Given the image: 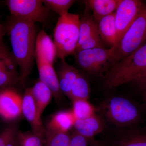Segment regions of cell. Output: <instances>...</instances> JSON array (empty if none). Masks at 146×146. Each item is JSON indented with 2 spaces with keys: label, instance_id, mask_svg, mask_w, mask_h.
I'll use <instances>...</instances> for the list:
<instances>
[{
  "label": "cell",
  "instance_id": "obj_18",
  "mask_svg": "<svg viewBox=\"0 0 146 146\" xmlns=\"http://www.w3.org/2000/svg\"><path fill=\"white\" fill-rule=\"evenodd\" d=\"M99 33L104 44L111 47L117 43V32L115 12L102 18L98 23Z\"/></svg>",
  "mask_w": 146,
  "mask_h": 146
},
{
  "label": "cell",
  "instance_id": "obj_23",
  "mask_svg": "<svg viewBox=\"0 0 146 146\" xmlns=\"http://www.w3.org/2000/svg\"><path fill=\"white\" fill-rule=\"evenodd\" d=\"M16 146H46L45 136L34 131H18Z\"/></svg>",
  "mask_w": 146,
  "mask_h": 146
},
{
  "label": "cell",
  "instance_id": "obj_17",
  "mask_svg": "<svg viewBox=\"0 0 146 146\" xmlns=\"http://www.w3.org/2000/svg\"><path fill=\"white\" fill-rule=\"evenodd\" d=\"M120 1L121 0H88L85 3L92 11V16L98 24L102 18L115 12Z\"/></svg>",
  "mask_w": 146,
  "mask_h": 146
},
{
  "label": "cell",
  "instance_id": "obj_33",
  "mask_svg": "<svg viewBox=\"0 0 146 146\" xmlns=\"http://www.w3.org/2000/svg\"><path fill=\"white\" fill-rule=\"evenodd\" d=\"M144 99L145 100V101H146V92L145 93H144V95H143Z\"/></svg>",
  "mask_w": 146,
  "mask_h": 146
},
{
  "label": "cell",
  "instance_id": "obj_27",
  "mask_svg": "<svg viewBox=\"0 0 146 146\" xmlns=\"http://www.w3.org/2000/svg\"><path fill=\"white\" fill-rule=\"evenodd\" d=\"M116 146H146V133H133L124 136L115 143Z\"/></svg>",
  "mask_w": 146,
  "mask_h": 146
},
{
  "label": "cell",
  "instance_id": "obj_12",
  "mask_svg": "<svg viewBox=\"0 0 146 146\" xmlns=\"http://www.w3.org/2000/svg\"><path fill=\"white\" fill-rule=\"evenodd\" d=\"M22 114L29 123L33 131L45 136L46 129L37 119V110L30 88L26 89L22 97Z\"/></svg>",
  "mask_w": 146,
  "mask_h": 146
},
{
  "label": "cell",
  "instance_id": "obj_2",
  "mask_svg": "<svg viewBox=\"0 0 146 146\" xmlns=\"http://www.w3.org/2000/svg\"><path fill=\"white\" fill-rule=\"evenodd\" d=\"M146 70V43L129 56L111 66L105 77L104 86L110 89L130 83Z\"/></svg>",
  "mask_w": 146,
  "mask_h": 146
},
{
  "label": "cell",
  "instance_id": "obj_22",
  "mask_svg": "<svg viewBox=\"0 0 146 146\" xmlns=\"http://www.w3.org/2000/svg\"><path fill=\"white\" fill-rule=\"evenodd\" d=\"M90 88L86 78L80 73L73 82L70 99H89L90 97Z\"/></svg>",
  "mask_w": 146,
  "mask_h": 146
},
{
  "label": "cell",
  "instance_id": "obj_6",
  "mask_svg": "<svg viewBox=\"0 0 146 146\" xmlns=\"http://www.w3.org/2000/svg\"><path fill=\"white\" fill-rule=\"evenodd\" d=\"M6 5L11 16L35 23L44 24L50 11L40 0H7Z\"/></svg>",
  "mask_w": 146,
  "mask_h": 146
},
{
  "label": "cell",
  "instance_id": "obj_19",
  "mask_svg": "<svg viewBox=\"0 0 146 146\" xmlns=\"http://www.w3.org/2000/svg\"><path fill=\"white\" fill-rule=\"evenodd\" d=\"M76 119L72 111L63 110L57 112L52 116L48 123L47 130L68 133L74 127Z\"/></svg>",
  "mask_w": 146,
  "mask_h": 146
},
{
  "label": "cell",
  "instance_id": "obj_3",
  "mask_svg": "<svg viewBox=\"0 0 146 146\" xmlns=\"http://www.w3.org/2000/svg\"><path fill=\"white\" fill-rule=\"evenodd\" d=\"M80 21L79 15L69 12L60 16L58 20L54 32V42L57 58L60 60L75 52L79 36Z\"/></svg>",
  "mask_w": 146,
  "mask_h": 146
},
{
  "label": "cell",
  "instance_id": "obj_10",
  "mask_svg": "<svg viewBox=\"0 0 146 146\" xmlns=\"http://www.w3.org/2000/svg\"><path fill=\"white\" fill-rule=\"evenodd\" d=\"M22 97L13 86L0 88V117L13 121L22 115Z\"/></svg>",
  "mask_w": 146,
  "mask_h": 146
},
{
  "label": "cell",
  "instance_id": "obj_29",
  "mask_svg": "<svg viewBox=\"0 0 146 146\" xmlns=\"http://www.w3.org/2000/svg\"><path fill=\"white\" fill-rule=\"evenodd\" d=\"M130 83L133 84L136 89L140 92H146V70L138 75Z\"/></svg>",
  "mask_w": 146,
  "mask_h": 146
},
{
  "label": "cell",
  "instance_id": "obj_15",
  "mask_svg": "<svg viewBox=\"0 0 146 146\" xmlns=\"http://www.w3.org/2000/svg\"><path fill=\"white\" fill-rule=\"evenodd\" d=\"M57 73L60 89L63 94L70 98L73 82L80 72L78 70L68 64L65 59L58 63Z\"/></svg>",
  "mask_w": 146,
  "mask_h": 146
},
{
  "label": "cell",
  "instance_id": "obj_28",
  "mask_svg": "<svg viewBox=\"0 0 146 146\" xmlns=\"http://www.w3.org/2000/svg\"><path fill=\"white\" fill-rule=\"evenodd\" d=\"M106 48L104 43L100 36L99 33H97L91 35L83 44L77 48L76 52L81 50L94 48Z\"/></svg>",
  "mask_w": 146,
  "mask_h": 146
},
{
  "label": "cell",
  "instance_id": "obj_32",
  "mask_svg": "<svg viewBox=\"0 0 146 146\" xmlns=\"http://www.w3.org/2000/svg\"><path fill=\"white\" fill-rule=\"evenodd\" d=\"M89 145L90 146H107L100 141H96L94 139L90 141Z\"/></svg>",
  "mask_w": 146,
  "mask_h": 146
},
{
  "label": "cell",
  "instance_id": "obj_8",
  "mask_svg": "<svg viewBox=\"0 0 146 146\" xmlns=\"http://www.w3.org/2000/svg\"><path fill=\"white\" fill-rule=\"evenodd\" d=\"M144 4L143 2L139 0H121L115 12L117 32V43L115 46L121 41L136 20Z\"/></svg>",
  "mask_w": 146,
  "mask_h": 146
},
{
  "label": "cell",
  "instance_id": "obj_9",
  "mask_svg": "<svg viewBox=\"0 0 146 146\" xmlns=\"http://www.w3.org/2000/svg\"><path fill=\"white\" fill-rule=\"evenodd\" d=\"M18 65L11 52L4 43L0 45V88L19 83Z\"/></svg>",
  "mask_w": 146,
  "mask_h": 146
},
{
  "label": "cell",
  "instance_id": "obj_26",
  "mask_svg": "<svg viewBox=\"0 0 146 146\" xmlns=\"http://www.w3.org/2000/svg\"><path fill=\"white\" fill-rule=\"evenodd\" d=\"M18 131L15 125H10L5 128L0 133V146H16Z\"/></svg>",
  "mask_w": 146,
  "mask_h": 146
},
{
  "label": "cell",
  "instance_id": "obj_24",
  "mask_svg": "<svg viewBox=\"0 0 146 146\" xmlns=\"http://www.w3.org/2000/svg\"><path fill=\"white\" fill-rule=\"evenodd\" d=\"M46 146H69L71 135L46 129L45 133Z\"/></svg>",
  "mask_w": 146,
  "mask_h": 146
},
{
  "label": "cell",
  "instance_id": "obj_13",
  "mask_svg": "<svg viewBox=\"0 0 146 146\" xmlns=\"http://www.w3.org/2000/svg\"><path fill=\"white\" fill-rule=\"evenodd\" d=\"M39 80L45 84L51 91L53 98L58 102L63 98V94L60 89L57 73L52 64L36 62Z\"/></svg>",
  "mask_w": 146,
  "mask_h": 146
},
{
  "label": "cell",
  "instance_id": "obj_5",
  "mask_svg": "<svg viewBox=\"0 0 146 146\" xmlns=\"http://www.w3.org/2000/svg\"><path fill=\"white\" fill-rule=\"evenodd\" d=\"M102 108L108 120L119 126L134 124L141 117L137 106L123 97H112L104 104Z\"/></svg>",
  "mask_w": 146,
  "mask_h": 146
},
{
  "label": "cell",
  "instance_id": "obj_14",
  "mask_svg": "<svg viewBox=\"0 0 146 146\" xmlns=\"http://www.w3.org/2000/svg\"><path fill=\"white\" fill-rule=\"evenodd\" d=\"M74 127L76 132L91 141L102 132L105 125L102 119L96 114L84 119L76 120Z\"/></svg>",
  "mask_w": 146,
  "mask_h": 146
},
{
  "label": "cell",
  "instance_id": "obj_4",
  "mask_svg": "<svg viewBox=\"0 0 146 146\" xmlns=\"http://www.w3.org/2000/svg\"><path fill=\"white\" fill-rule=\"evenodd\" d=\"M146 41V5L143 8L136 20L113 48L111 66L129 56L142 46Z\"/></svg>",
  "mask_w": 146,
  "mask_h": 146
},
{
  "label": "cell",
  "instance_id": "obj_7",
  "mask_svg": "<svg viewBox=\"0 0 146 146\" xmlns=\"http://www.w3.org/2000/svg\"><path fill=\"white\" fill-rule=\"evenodd\" d=\"M113 47L109 48H94L76 52V60L84 70L92 74L100 72L110 64L113 54Z\"/></svg>",
  "mask_w": 146,
  "mask_h": 146
},
{
  "label": "cell",
  "instance_id": "obj_25",
  "mask_svg": "<svg viewBox=\"0 0 146 146\" xmlns=\"http://www.w3.org/2000/svg\"><path fill=\"white\" fill-rule=\"evenodd\" d=\"M42 2L50 11L63 16L68 13L70 8L75 3L74 0H43Z\"/></svg>",
  "mask_w": 146,
  "mask_h": 146
},
{
  "label": "cell",
  "instance_id": "obj_20",
  "mask_svg": "<svg viewBox=\"0 0 146 146\" xmlns=\"http://www.w3.org/2000/svg\"><path fill=\"white\" fill-rule=\"evenodd\" d=\"M97 33H99L98 24L92 15L85 13L80 17L79 36L77 48L82 44L91 35Z\"/></svg>",
  "mask_w": 146,
  "mask_h": 146
},
{
  "label": "cell",
  "instance_id": "obj_16",
  "mask_svg": "<svg viewBox=\"0 0 146 146\" xmlns=\"http://www.w3.org/2000/svg\"><path fill=\"white\" fill-rule=\"evenodd\" d=\"M31 89L36 105L37 119L39 122L42 123V114L53 96L50 89L40 80L36 82Z\"/></svg>",
  "mask_w": 146,
  "mask_h": 146
},
{
  "label": "cell",
  "instance_id": "obj_11",
  "mask_svg": "<svg viewBox=\"0 0 146 146\" xmlns=\"http://www.w3.org/2000/svg\"><path fill=\"white\" fill-rule=\"evenodd\" d=\"M57 58L54 42L44 30L39 32L36 36L35 48V60L53 65Z\"/></svg>",
  "mask_w": 146,
  "mask_h": 146
},
{
  "label": "cell",
  "instance_id": "obj_31",
  "mask_svg": "<svg viewBox=\"0 0 146 146\" xmlns=\"http://www.w3.org/2000/svg\"><path fill=\"white\" fill-rule=\"evenodd\" d=\"M6 33V30L4 25H3L0 23V45L4 43V36Z\"/></svg>",
  "mask_w": 146,
  "mask_h": 146
},
{
  "label": "cell",
  "instance_id": "obj_1",
  "mask_svg": "<svg viewBox=\"0 0 146 146\" xmlns=\"http://www.w3.org/2000/svg\"><path fill=\"white\" fill-rule=\"evenodd\" d=\"M4 25L10 38L11 52L18 64L19 84L23 85L31 73L35 60V23L11 15Z\"/></svg>",
  "mask_w": 146,
  "mask_h": 146
},
{
  "label": "cell",
  "instance_id": "obj_30",
  "mask_svg": "<svg viewBox=\"0 0 146 146\" xmlns=\"http://www.w3.org/2000/svg\"><path fill=\"white\" fill-rule=\"evenodd\" d=\"M90 140L75 131L71 135L69 146H88Z\"/></svg>",
  "mask_w": 146,
  "mask_h": 146
},
{
  "label": "cell",
  "instance_id": "obj_21",
  "mask_svg": "<svg viewBox=\"0 0 146 146\" xmlns=\"http://www.w3.org/2000/svg\"><path fill=\"white\" fill-rule=\"evenodd\" d=\"M72 111L76 120H82L96 115V109L88 100H73Z\"/></svg>",
  "mask_w": 146,
  "mask_h": 146
}]
</instances>
